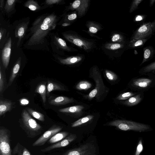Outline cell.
<instances>
[{
    "instance_id": "31",
    "label": "cell",
    "mask_w": 155,
    "mask_h": 155,
    "mask_svg": "<svg viewBox=\"0 0 155 155\" xmlns=\"http://www.w3.org/2000/svg\"><path fill=\"white\" fill-rule=\"evenodd\" d=\"M16 1V0H8L6 1L5 7L6 12H9L12 10Z\"/></svg>"
},
{
    "instance_id": "16",
    "label": "cell",
    "mask_w": 155,
    "mask_h": 155,
    "mask_svg": "<svg viewBox=\"0 0 155 155\" xmlns=\"http://www.w3.org/2000/svg\"><path fill=\"white\" fill-rule=\"evenodd\" d=\"M12 103L5 100H0V116H1L7 112L9 111L12 108Z\"/></svg>"
},
{
    "instance_id": "47",
    "label": "cell",
    "mask_w": 155,
    "mask_h": 155,
    "mask_svg": "<svg viewBox=\"0 0 155 155\" xmlns=\"http://www.w3.org/2000/svg\"><path fill=\"white\" fill-rule=\"evenodd\" d=\"M4 0H1L0 2V7L1 8H3V5H4Z\"/></svg>"
},
{
    "instance_id": "38",
    "label": "cell",
    "mask_w": 155,
    "mask_h": 155,
    "mask_svg": "<svg viewBox=\"0 0 155 155\" xmlns=\"http://www.w3.org/2000/svg\"><path fill=\"white\" fill-rule=\"evenodd\" d=\"M123 40V37L118 34L114 35L111 38V40L113 42L122 41Z\"/></svg>"
},
{
    "instance_id": "44",
    "label": "cell",
    "mask_w": 155,
    "mask_h": 155,
    "mask_svg": "<svg viewBox=\"0 0 155 155\" xmlns=\"http://www.w3.org/2000/svg\"><path fill=\"white\" fill-rule=\"evenodd\" d=\"M77 17V15L75 13L71 14L68 17V19L69 20H72L76 19Z\"/></svg>"
},
{
    "instance_id": "32",
    "label": "cell",
    "mask_w": 155,
    "mask_h": 155,
    "mask_svg": "<svg viewBox=\"0 0 155 155\" xmlns=\"http://www.w3.org/2000/svg\"><path fill=\"white\" fill-rule=\"evenodd\" d=\"M143 0H134L130 5L129 12L131 13L135 11L138 8L139 4Z\"/></svg>"
},
{
    "instance_id": "6",
    "label": "cell",
    "mask_w": 155,
    "mask_h": 155,
    "mask_svg": "<svg viewBox=\"0 0 155 155\" xmlns=\"http://www.w3.org/2000/svg\"><path fill=\"white\" fill-rule=\"evenodd\" d=\"M96 148L91 143H88L78 148L68 151L64 155H95Z\"/></svg>"
},
{
    "instance_id": "26",
    "label": "cell",
    "mask_w": 155,
    "mask_h": 155,
    "mask_svg": "<svg viewBox=\"0 0 155 155\" xmlns=\"http://www.w3.org/2000/svg\"><path fill=\"white\" fill-rule=\"evenodd\" d=\"M141 98L140 94L132 97L124 102V104L129 106H133L138 104L141 101Z\"/></svg>"
},
{
    "instance_id": "45",
    "label": "cell",
    "mask_w": 155,
    "mask_h": 155,
    "mask_svg": "<svg viewBox=\"0 0 155 155\" xmlns=\"http://www.w3.org/2000/svg\"><path fill=\"white\" fill-rule=\"evenodd\" d=\"M89 30L90 32L94 33H97L98 31L97 28L94 27H90L89 28Z\"/></svg>"
},
{
    "instance_id": "48",
    "label": "cell",
    "mask_w": 155,
    "mask_h": 155,
    "mask_svg": "<svg viewBox=\"0 0 155 155\" xmlns=\"http://www.w3.org/2000/svg\"><path fill=\"white\" fill-rule=\"evenodd\" d=\"M70 25V24L68 23H64L62 24V26H67Z\"/></svg>"
},
{
    "instance_id": "15",
    "label": "cell",
    "mask_w": 155,
    "mask_h": 155,
    "mask_svg": "<svg viewBox=\"0 0 155 155\" xmlns=\"http://www.w3.org/2000/svg\"><path fill=\"white\" fill-rule=\"evenodd\" d=\"M64 90V87L61 84L52 81L48 80L47 85L46 95L49 96L50 93L54 90L62 91Z\"/></svg>"
},
{
    "instance_id": "25",
    "label": "cell",
    "mask_w": 155,
    "mask_h": 155,
    "mask_svg": "<svg viewBox=\"0 0 155 155\" xmlns=\"http://www.w3.org/2000/svg\"><path fill=\"white\" fill-rule=\"evenodd\" d=\"M26 109L31 116L40 121H45V116L43 114L30 108L27 107Z\"/></svg>"
},
{
    "instance_id": "10",
    "label": "cell",
    "mask_w": 155,
    "mask_h": 155,
    "mask_svg": "<svg viewBox=\"0 0 155 155\" xmlns=\"http://www.w3.org/2000/svg\"><path fill=\"white\" fill-rule=\"evenodd\" d=\"M63 35L69 41L85 50H87L91 48V44L88 42L71 35L64 34Z\"/></svg>"
},
{
    "instance_id": "9",
    "label": "cell",
    "mask_w": 155,
    "mask_h": 155,
    "mask_svg": "<svg viewBox=\"0 0 155 155\" xmlns=\"http://www.w3.org/2000/svg\"><path fill=\"white\" fill-rule=\"evenodd\" d=\"M12 40L9 38L5 44L2 53V61L3 66L6 68L8 65L11 53Z\"/></svg>"
},
{
    "instance_id": "46",
    "label": "cell",
    "mask_w": 155,
    "mask_h": 155,
    "mask_svg": "<svg viewBox=\"0 0 155 155\" xmlns=\"http://www.w3.org/2000/svg\"><path fill=\"white\" fill-rule=\"evenodd\" d=\"M155 2V0H150L149 2V5L150 7L152 6Z\"/></svg>"
},
{
    "instance_id": "30",
    "label": "cell",
    "mask_w": 155,
    "mask_h": 155,
    "mask_svg": "<svg viewBox=\"0 0 155 155\" xmlns=\"http://www.w3.org/2000/svg\"><path fill=\"white\" fill-rule=\"evenodd\" d=\"M6 81L5 76L2 71L0 70V93L1 94L3 93L6 87Z\"/></svg>"
},
{
    "instance_id": "23",
    "label": "cell",
    "mask_w": 155,
    "mask_h": 155,
    "mask_svg": "<svg viewBox=\"0 0 155 155\" xmlns=\"http://www.w3.org/2000/svg\"><path fill=\"white\" fill-rule=\"evenodd\" d=\"M68 134V133L66 132L58 133L49 140L48 143H57L64 138Z\"/></svg>"
},
{
    "instance_id": "37",
    "label": "cell",
    "mask_w": 155,
    "mask_h": 155,
    "mask_svg": "<svg viewBox=\"0 0 155 155\" xmlns=\"http://www.w3.org/2000/svg\"><path fill=\"white\" fill-rule=\"evenodd\" d=\"M143 150V146L142 140H140L138 142L137 147L135 155H140Z\"/></svg>"
},
{
    "instance_id": "43",
    "label": "cell",
    "mask_w": 155,
    "mask_h": 155,
    "mask_svg": "<svg viewBox=\"0 0 155 155\" xmlns=\"http://www.w3.org/2000/svg\"><path fill=\"white\" fill-rule=\"evenodd\" d=\"M61 1V0H47L45 1V2L48 5H51L58 3Z\"/></svg>"
},
{
    "instance_id": "41",
    "label": "cell",
    "mask_w": 155,
    "mask_h": 155,
    "mask_svg": "<svg viewBox=\"0 0 155 155\" xmlns=\"http://www.w3.org/2000/svg\"><path fill=\"white\" fill-rule=\"evenodd\" d=\"M20 103L22 106H25L29 103V101L27 99L23 98L20 99L19 100Z\"/></svg>"
},
{
    "instance_id": "27",
    "label": "cell",
    "mask_w": 155,
    "mask_h": 155,
    "mask_svg": "<svg viewBox=\"0 0 155 155\" xmlns=\"http://www.w3.org/2000/svg\"><path fill=\"white\" fill-rule=\"evenodd\" d=\"M93 117L94 116L91 115L84 117L74 122L71 125V127H74L81 125L90 121Z\"/></svg>"
},
{
    "instance_id": "18",
    "label": "cell",
    "mask_w": 155,
    "mask_h": 155,
    "mask_svg": "<svg viewBox=\"0 0 155 155\" xmlns=\"http://www.w3.org/2000/svg\"><path fill=\"white\" fill-rule=\"evenodd\" d=\"M45 82L40 83L37 86L35 90L36 93L40 94L44 104H45L46 101L47 86Z\"/></svg>"
},
{
    "instance_id": "1",
    "label": "cell",
    "mask_w": 155,
    "mask_h": 155,
    "mask_svg": "<svg viewBox=\"0 0 155 155\" xmlns=\"http://www.w3.org/2000/svg\"><path fill=\"white\" fill-rule=\"evenodd\" d=\"M57 17L51 14L41 16L33 23L30 30L31 34L28 43L32 46L42 43L49 32L55 28Z\"/></svg>"
},
{
    "instance_id": "21",
    "label": "cell",
    "mask_w": 155,
    "mask_h": 155,
    "mask_svg": "<svg viewBox=\"0 0 155 155\" xmlns=\"http://www.w3.org/2000/svg\"><path fill=\"white\" fill-rule=\"evenodd\" d=\"M20 59H19L12 69L8 84V86L11 85L18 74L20 68Z\"/></svg>"
},
{
    "instance_id": "35",
    "label": "cell",
    "mask_w": 155,
    "mask_h": 155,
    "mask_svg": "<svg viewBox=\"0 0 155 155\" xmlns=\"http://www.w3.org/2000/svg\"><path fill=\"white\" fill-rule=\"evenodd\" d=\"M105 72L106 77L109 80L114 81L117 79V76L113 72L108 70H106Z\"/></svg>"
},
{
    "instance_id": "29",
    "label": "cell",
    "mask_w": 155,
    "mask_h": 155,
    "mask_svg": "<svg viewBox=\"0 0 155 155\" xmlns=\"http://www.w3.org/2000/svg\"><path fill=\"white\" fill-rule=\"evenodd\" d=\"M92 86L91 84L87 81H81L79 82L76 86L77 89L80 90H86Z\"/></svg>"
},
{
    "instance_id": "22",
    "label": "cell",
    "mask_w": 155,
    "mask_h": 155,
    "mask_svg": "<svg viewBox=\"0 0 155 155\" xmlns=\"http://www.w3.org/2000/svg\"><path fill=\"white\" fill-rule=\"evenodd\" d=\"M27 25V24L24 23L19 25L17 27L15 31V37L18 38L19 42L24 35Z\"/></svg>"
},
{
    "instance_id": "8",
    "label": "cell",
    "mask_w": 155,
    "mask_h": 155,
    "mask_svg": "<svg viewBox=\"0 0 155 155\" xmlns=\"http://www.w3.org/2000/svg\"><path fill=\"white\" fill-rule=\"evenodd\" d=\"M77 138L75 134H71L67 137L57 143L42 149L41 151L45 152L49 151L54 149L64 147L68 145Z\"/></svg>"
},
{
    "instance_id": "3",
    "label": "cell",
    "mask_w": 155,
    "mask_h": 155,
    "mask_svg": "<svg viewBox=\"0 0 155 155\" xmlns=\"http://www.w3.org/2000/svg\"><path fill=\"white\" fill-rule=\"evenodd\" d=\"M109 124L124 131L132 130L143 132L150 129V127L146 124L125 120H115L110 122Z\"/></svg>"
},
{
    "instance_id": "49",
    "label": "cell",
    "mask_w": 155,
    "mask_h": 155,
    "mask_svg": "<svg viewBox=\"0 0 155 155\" xmlns=\"http://www.w3.org/2000/svg\"><path fill=\"white\" fill-rule=\"evenodd\" d=\"M2 36V32L1 30L0 31V40H1Z\"/></svg>"
},
{
    "instance_id": "24",
    "label": "cell",
    "mask_w": 155,
    "mask_h": 155,
    "mask_svg": "<svg viewBox=\"0 0 155 155\" xmlns=\"http://www.w3.org/2000/svg\"><path fill=\"white\" fill-rule=\"evenodd\" d=\"M82 58L80 56H72L65 59H60V62L64 64H72L78 63L82 60Z\"/></svg>"
},
{
    "instance_id": "5",
    "label": "cell",
    "mask_w": 155,
    "mask_h": 155,
    "mask_svg": "<svg viewBox=\"0 0 155 155\" xmlns=\"http://www.w3.org/2000/svg\"><path fill=\"white\" fill-rule=\"evenodd\" d=\"M10 133L7 129H0V155H12L10 147Z\"/></svg>"
},
{
    "instance_id": "4",
    "label": "cell",
    "mask_w": 155,
    "mask_h": 155,
    "mask_svg": "<svg viewBox=\"0 0 155 155\" xmlns=\"http://www.w3.org/2000/svg\"><path fill=\"white\" fill-rule=\"evenodd\" d=\"M155 32V19L141 24L134 32L131 39L150 38Z\"/></svg>"
},
{
    "instance_id": "7",
    "label": "cell",
    "mask_w": 155,
    "mask_h": 155,
    "mask_svg": "<svg viewBox=\"0 0 155 155\" xmlns=\"http://www.w3.org/2000/svg\"><path fill=\"white\" fill-rule=\"evenodd\" d=\"M62 129V128L59 126H52L33 143L32 146L36 147L43 145L48 140L58 133Z\"/></svg>"
},
{
    "instance_id": "33",
    "label": "cell",
    "mask_w": 155,
    "mask_h": 155,
    "mask_svg": "<svg viewBox=\"0 0 155 155\" xmlns=\"http://www.w3.org/2000/svg\"><path fill=\"white\" fill-rule=\"evenodd\" d=\"M134 94L131 92H127L120 94L117 98L119 100H123L129 98Z\"/></svg>"
},
{
    "instance_id": "28",
    "label": "cell",
    "mask_w": 155,
    "mask_h": 155,
    "mask_svg": "<svg viewBox=\"0 0 155 155\" xmlns=\"http://www.w3.org/2000/svg\"><path fill=\"white\" fill-rule=\"evenodd\" d=\"M24 5L32 11H35L39 10L40 8L37 2L33 0L27 1L25 3Z\"/></svg>"
},
{
    "instance_id": "34",
    "label": "cell",
    "mask_w": 155,
    "mask_h": 155,
    "mask_svg": "<svg viewBox=\"0 0 155 155\" xmlns=\"http://www.w3.org/2000/svg\"><path fill=\"white\" fill-rule=\"evenodd\" d=\"M155 70V61L145 66L142 69L143 72H148Z\"/></svg>"
},
{
    "instance_id": "19",
    "label": "cell",
    "mask_w": 155,
    "mask_h": 155,
    "mask_svg": "<svg viewBox=\"0 0 155 155\" xmlns=\"http://www.w3.org/2000/svg\"><path fill=\"white\" fill-rule=\"evenodd\" d=\"M84 107L82 105H78L59 109L60 112L68 113H76L81 112Z\"/></svg>"
},
{
    "instance_id": "39",
    "label": "cell",
    "mask_w": 155,
    "mask_h": 155,
    "mask_svg": "<svg viewBox=\"0 0 155 155\" xmlns=\"http://www.w3.org/2000/svg\"><path fill=\"white\" fill-rule=\"evenodd\" d=\"M124 47L123 45L119 43H115L111 45L108 46V49L115 50Z\"/></svg>"
},
{
    "instance_id": "36",
    "label": "cell",
    "mask_w": 155,
    "mask_h": 155,
    "mask_svg": "<svg viewBox=\"0 0 155 155\" xmlns=\"http://www.w3.org/2000/svg\"><path fill=\"white\" fill-rule=\"evenodd\" d=\"M55 39L57 43L61 48L65 49L68 48L66 43L64 40L57 37H55Z\"/></svg>"
},
{
    "instance_id": "42",
    "label": "cell",
    "mask_w": 155,
    "mask_h": 155,
    "mask_svg": "<svg viewBox=\"0 0 155 155\" xmlns=\"http://www.w3.org/2000/svg\"><path fill=\"white\" fill-rule=\"evenodd\" d=\"M97 89L95 88L90 92L89 94V97L91 98L94 97L97 95Z\"/></svg>"
},
{
    "instance_id": "13",
    "label": "cell",
    "mask_w": 155,
    "mask_h": 155,
    "mask_svg": "<svg viewBox=\"0 0 155 155\" xmlns=\"http://www.w3.org/2000/svg\"><path fill=\"white\" fill-rule=\"evenodd\" d=\"M143 55L142 61L140 65L153 58L155 54V50L151 46H147L143 48Z\"/></svg>"
},
{
    "instance_id": "17",
    "label": "cell",
    "mask_w": 155,
    "mask_h": 155,
    "mask_svg": "<svg viewBox=\"0 0 155 155\" xmlns=\"http://www.w3.org/2000/svg\"><path fill=\"white\" fill-rule=\"evenodd\" d=\"M150 38L144 39H131L128 44L129 48L135 49L143 47L144 45Z\"/></svg>"
},
{
    "instance_id": "2",
    "label": "cell",
    "mask_w": 155,
    "mask_h": 155,
    "mask_svg": "<svg viewBox=\"0 0 155 155\" xmlns=\"http://www.w3.org/2000/svg\"><path fill=\"white\" fill-rule=\"evenodd\" d=\"M21 116L23 126L29 137L32 138L41 134L42 127L32 117L27 110H23Z\"/></svg>"
},
{
    "instance_id": "40",
    "label": "cell",
    "mask_w": 155,
    "mask_h": 155,
    "mask_svg": "<svg viewBox=\"0 0 155 155\" xmlns=\"http://www.w3.org/2000/svg\"><path fill=\"white\" fill-rule=\"evenodd\" d=\"M145 15H136L134 19V21L135 22H140L143 21L145 18Z\"/></svg>"
},
{
    "instance_id": "12",
    "label": "cell",
    "mask_w": 155,
    "mask_h": 155,
    "mask_svg": "<svg viewBox=\"0 0 155 155\" xmlns=\"http://www.w3.org/2000/svg\"><path fill=\"white\" fill-rule=\"evenodd\" d=\"M88 0H77L74 1L72 4L71 8L77 10L78 15L84 14L88 5Z\"/></svg>"
},
{
    "instance_id": "20",
    "label": "cell",
    "mask_w": 155,
    "mask_h": 155,
    "mask_svg": "<svg viewBox=\"0 0 155 155\" xmlns=\"http://www.w3.org/2000/svg\"><path fill=\"white\" fill-rule=\"evenodd\" d=\"M12 155H31L27 149L18 143L14 148Z\"/></svg>"
},
{
    "instance_id": "11",
    "label": "cell",
    "mask_w": 155,
    "mask_h": 155,
    "mask_svg": "<svg viewBox=\"0 0 155 155\" xmlns=\"http://www.w3.org/2000/svg\"><path fill=\"white\" fill-rule=\"evenodd\" d=\"M74 101L72 98L61 96L51 98H50L48 102L51 105L59 106L72 103Z\"/></svg>"
},
{
    "instance_id": "14",
    "label": "cell",
    "mask_w": 155,
    "mask_h": 155,
    "mask_svg": "<svg viewBox=\"0 0 155 155\" xmlns=\"http://www.w3.org/2000/svg\"><path fill=\"white\" fill-rule=\"evenodd\" d=\"M152 80L146 78H140L134 79L132 84L134 86L139 88H145L149 86L151 83Z\"/></svg>"
}]
</instances>
